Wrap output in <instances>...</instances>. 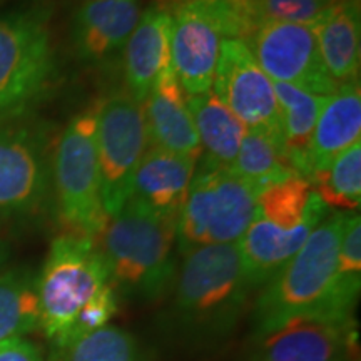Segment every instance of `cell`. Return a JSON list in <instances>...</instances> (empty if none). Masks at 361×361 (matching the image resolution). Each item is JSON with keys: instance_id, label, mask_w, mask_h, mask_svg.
<instances>
[{"instance_id": "6da1fadb", "label": "cell", "mask_w": 361, "mask_h": 361, "mask_svg": "<svg viewBox=\"0 0 361 361\" xmlns=\"http://www.w3.org/2000/svg\"><path fill=\"white\" fill-rule=\"evenodd\" d=\"M251 291L238 243L200 247L184 256L171 318L188 341L211 345L233 331Z\"/></svg>"}, {"instance_id": "7a4b0ae2", "label": "cell", "mask_w": 361, "mask_h": 361, "mask_svg": "<svg viewBox=\"0 0 361 361\" xmlns=\"http://www.w3.org/2000/svg\"><path fill=\"white\" fill-rule=\"evenodd\" d=\"M96 243L116 293L157 301L176 281V221L134 197L109 218Z\"/></svg>"}, {"instance_id": "3957f363", "label": "cell", "mask_w": 361, "mask_h": 361, "mask_svg": "<svg viewBox=\"0 0 361 361\" xmlns=\"http://www.w3.org/2000/svg\"><path fill=\"white\" fill-rule=\"evenodd\" d=\"M346 213L326 216L310 234L290 263L261 288L252 310V336L310 311H335L338 245ZM346 314V313H343Z\"/></svg>"}, {"instance_id": "277c9868", "label": "cell", "mask_w": 361, "mask_h": 361, "mask_svg": "<svg viewBox=\"0 0 361 361\" xmlns=\"http://www.w3.org/2000/svg\"><path fill=\"white\" fill-rule=\"evenodd\" d=\"M111 284L96 239L62 234L52 241L37 276L40 329L61 355L66 336L80 310Z\"/></svg>"}, {"instance_id": "5b68a950", "label": "cell", "mask_w": 361, "mask_h": 361, "mask_svg": "<svg viewBox=\"0 0 361 361\" xmlns=\"http://www.w3.org/2000/svg\"><path fill=\"white\" fill-rule=\"evenodd\" d=\"M256 196L255 189L228 168L201 159L176 221L180 255L204 246L238 243L255 219Z\"/></svg>"}, {"instance_id": "8992f818", "label": "cell", "mask_w": 361, "mask_h": 361, "mask_svg": "<svg viewBox=\"0 0 361 361\" xmlns=\"http://www.w3.org/2000/svg\"><path fill=\"white\" fill-rule=\"evenodd\" d=\"M59 213L69 233L96 239L106 228L96 142V111L75 116L59 137L52 159Z\"/></svg>"}, {"instance_id": "52a82bcc", "label": "cell", "mask_w": 361, "mask_h": 361, "mask_svg": "<svg viewBox=\"0 0 361 361\" xmlns=\"http://www.w3.org/2000/svg\"><path fill=\"white\" fill-rule=\"evenodd\" d=\"M56 61L42 12H16L0 19V117L25 111L45 92Z\"/></svg>"}, {"instance_id": "ba28073f", "label": "cell", "mask_w": 361, "mask_h": 361, "mask_svg": "<svg viewBox=\"0 0 361 361\" xmlns=\"http://www.w3.org/2000/svg\"><path fill=\"white\" fill-rule=\"evenodd\" d=\"M94 111L102 202L107 218H112L130 200L135 171L151 139L142 106L129 94L104 99Z\"/></svg>"}, {"instance_id": "9c48e42d", "label": "cell", "mask_w": 361, "mask_h": 361, "mask_svg": "<svg viewBox=\"0 0 361 361\" xmlns=\"http://www.w3.org/2000/svg\"><path fill=\"white\" fill-rule=\"evenodd\" d=\"M211 90L246 130L263 134L283 147L281 112L274 84L255 61L245 40H223Z\"/></svg>"}, {"instance_id": "30bf717a", "label": "cell", "mask_w": 361, "mask_h": 361, "mask_svg": "<svg viewBox=\"0 0 361 361\" xmlns=\"http://www.w3.org/2000/svg\"><path fill=\"white\" fill-rule=\"evenodd\" d=\"M245 42L273 82L290 84L323 97L340 87L323 64L311 25L261 22Z\"/></svg>"}, {"instance_id": "8fae6325", "label": "cell", "mask_w": 361, "mask_h": 361, "mask_svg": "<svg viewBox=\"0 0 361 361\" xmlns=\"http://www.w3.org/2000/svg\"><path fill=\"white\" fill-rule=\"evenodd\" d=\"M356 338L353 314L310 311L255 338L252 361H350Z\"/></svg>"}, {"instance_id": "7c38bea8", "label": "cell", "mask_w": 361, "mask_h": 361, "mask_svg": "<svg viewBox=\"0 0 361 361\" xmlns=\"http://www.w3.org/2000/svg\"><path fill=\"white\" fill-rule=\"evenodd\" d=\"M52 183L47 139L39 129H0V214L24 216L37 211Z\"/></svg>"}, {"instance_id": "4fadbf2b", "label": "cell", "mask_w": 361, "mask_h": 361, "mask_svg": "<svg viewBox=\"0 0 361 361\" xmlns=\"http://www.w3.org/2000/svg\"><path fill=\"white\" fill-rule=\"evenodd\" d=\"M171 62L186 96L213 87L224 35L197 0H183L171 11Z\"/></svg>"}, {"instance_id": "5bb4252c", "label": "cell", "mask_w": 361, "mask_h": 361, "mask_svg": "<svg viewBox=\"0 0 361 361\" xmlns=\"http://www.w3.org/2000/svg\"><path fill=\"white\" fill-rule=\"evenodd\" d=\"M329 207L313 191L306 218L295 229H281L255 216L250 228L238 241L243 273L251 290L269 283L293 256L301 250L313 229L326 218Z\"/></svg>"}, {"instance_id": "9a60e30c", "label": "cell", "mask_w": 361, "mask_h": 361, "mask_svg": "<svg viewBox=\"0 0 361 361\" xmlns=\"http://www.w3.org/2000/svg\"><path fill=\"white\" fill-rule=\"evenodd\" d=\"M139 0H85L72 17L75 52L89 64H102L128 42L141 19Z\"/></svg>"}, {"instance_id": "2e32d148", "label": "cell", "mask_w": 361, "mask_h": 361, "mask_svg": "<svg viewBox=\"0 0 361 361\" xmlns=\"http://www.w3.org/2000/svg\"><path fill=\"white\" fill-rule=\"evenodd\" d=\"M173 16L166 7L152 6L142 12L124 45V75L128 94L142 106L152 85L171 62Z\"/></svg>"}, {"instance_id": "e0dca14e", "label": "cell", "mask_w": 361, "mask_h": 361, "mask_svg": "<svg viewBox=\"0 0 361 361\" xmlns=\"http://www.w3.org/2000/svg\"><path fill=\"white\" fill-rule=\"evenodd\" d=\"M147 133L156 147L197 161L202 147L188 109L186 94L180 87L173 66L157 78L142 104Z\"/></svg>"}, {"instance_id": "ac0fdd59", "label": "cell", "mask_w": 361, "mask_h": 361, "mask_svg": "<svg viewBox=\"0 0 361 361\" xmlns=\"http://www.w3.org/2000/svg\"><path fill=\"white\" fill-rule=\"evenodd\" d=\"M196 161L151 146L135 171L130 197L151 207L162 218L178 221L186 202Z\"/></svg>"}, {"instance_id": "d6986e66", "label": "cell", "mask_w": 361, "mask_h": 361, "mask_svg": "<svg viewBox=\"0 0 361 361\" xmlns=\"http://www.w3.org/2000/svg\"><path fill=\"white\" fill-rule=\"evenodd\" d=\"M361 137V89L360 80L341 84L326 97L311 141L313 176L326 169L341 152L360 142ZM311 183V180H310Z\"/></svg>"}, {"instance_id": "ffe728a7", "label": "cell", "mask_w": 361, "mask_h": 361, "mask_svg": "<svg viewBox=\"0 0 361 361\" xmlns=\"http://www.w3.org/2000/svg\"><path fill=\"white\" fill-rule=\"evenodd\" d=\"M313 27L319 56L338 84L360 80L361 20L360 0H340Z\"/></svg>"}, {"instance_id": "44dd1931", "label": "cell", "mask_w": 361, "mask_h": 361, "mask_svg": "<svg viewBox=\"0 0 361 361\" xmlns=\"http://www.w3.org/2000/svg\"><path fill=\"white\" fill-rule=\"evenodd\" d=\"M279 112H281L283 147L288 161L298 176L310 183L313 178L311 168V141L316 121L326 97L310 94L290 84L273 82Z\"/></svg>"}, {"instance_id": "7402d4cb", "label": "cell", "mask_w": 361, "mask_h": 361, "mask_svg": "<svg viewBox=\"0 0 361 361\" xmlns=\"http://www.w3.org/2000/svg\"><path fill=\"white\" fill-rule=\"evenodd\" d=\"M194 128L206 154L201 157L214 166L229 168L236 159L246 128L213 90L197 96H186Z\"/></svg>"}, {"instance_id": "603a6c76", "label": "cell", "mask_w": 361, "mask_h": 361, "mask_svg": "<svg viewBox=\"0 0 361 361\" xmlns=\"http://www.w3.org/2000/svg\"><path fill=\"white\" fill-rule=\"evenodd\" d=\"M228 169L255 189L256 194L298 176L284 154V149L266 135L252 130H246L236 159Z\"/></svg>"}, {"instance_id": "cb8c5ba5", "label": "cell", "mask_w": 361, "mask_h": 361, "mask_svg": "<svg viewBox=\"0 0 361 361\" xmlns=\"http://www.w3.org/2000/svg\"><path fill=\"white\" fill-rule=\"evenodd\" d=\"M40 329L37 276L25 269L0 274V341Z\"/></svg>"}, {"instance_id": "d4e9b609", "label": "cell", "mask_w": 361, "mask_h": 361, "mask_svg": "<svg viewBox=\"0 0 361 361\" xmlns=\"http://www.w3.org/2000/svg\"><path fill=\"white\" fill-rule=\"evenodd\" d=\"M311 188L328 207L355 213L361 204V144L341 152L311 178Z\"/></svg>"}, {"instance_id": "484cf974", "label": "cell", "mask_w": 361, "mask_h": 361, "mask_svg": "<svg viewBox=\"0 0 361 361\" xmlns=\"http://www.w3.org/2000/svg\"><path fill=\"white\" fill-rule=\"evenodd\" d=\"M361 286V219L358 213H346L338 245L336 283L333 308L353 314Z\"/></svg>"}, {"instance_id": "4316f807", "label": "cell", "mask_w": 361, "mask_h": 361, "mask_svg": "<svg viewBox=\"0 0 361 361\" xmlns=\"http://www.w3.org/2000/svg\"><path fill=\"white\" fill-rule=\"evenodd\" d=\"M311 194V184L300 176L273 184L256 196L255 216L281 229H295L306 218Z\"/></svg>"}, {"instance_id": "83f0119b", "label": "cell", "mask_w": 361, "mask_h": 361, "mask_svg": "<svg viewBox=\"0 0 361 361\" xmlns=\"http://www.w3.org/2000/svg\"><path fill=\"white\" fill-rule=\"evenodd\" d=\"M64 361H144L141 346L130 333L104 326L72 343L62 355Z\"/></svg>"}, {"instance_id": "f1b7e54d", "label": "cell", "mask_w": 361, "mask_h": 361, "mask_svg": "<svg viewBox=\"0 0 361 361\" xmlns=\"http://www.w3.org/2000/svg\"><path fill=\"white\" fill-rule=\"evenodd\" d=\"M340 0H255V17L261 22H290L313 25Z\"/></svg>"}, {"instance_id": "f546056e", "label": "cell", "mask_w": 361, "mask_h": 361, "mask_svg": "<svg viewBox=\"0 0 361 361\" xmlns=\"http://www.w3.org/2000/svg\"><path fill=\"white\" fill-rule=\"evenodd\" d=\"M117 306H119L117 305V293L112 288V284H107L80 310L78 318L72 323L69 333H67L64 346H62V351L59 356L62 358L67 348H69L72 343L78 341L79 338L107 326L109 319L114 318V314L117 313Z\"/></svg>"}, {"instance_id": "4dcf8cb0", "label": "cell", "mask_w": 361, "mask_h": 361, "mask_svg": "<svg viewBox=\"0 0 361 361\" xmlns=\"http://www.w3.org/2000/svg\"><path fill=\"white\" fill-rule=\"evenodd\" d=\"M0 361H44L42 353L32 341L13 336L0 341Z\"/></svg>"}, {"instance_id": "1f68e13d", "label": "cell", "mask_w": 361, "mask_h": 361, "mask_svg": "<svg viewBox=\"0 0 361 361\" xmlns=\"http://www.w3.org/2000/svg\"><path fill=\"white\" fill-rule=\"evenodd\" d=\"M6 256H7L6 245H4V239H2V236H0V268H2L4 261H6Z\"/></svg>"}, {"instance_id": "d6a6232c", "label": "cell", "mask_w": 361, "mask_h": 361, "mask_svg": "<svg viewBox=\"0 0 361 361\" xmlns=\"http://www.w3.org/2000/svg\"><path fill=\"white\" fill-rule=\"evenodd\" d=\"M180 2H183V0H180Z\"/></svg>"}]
</instances>
